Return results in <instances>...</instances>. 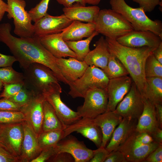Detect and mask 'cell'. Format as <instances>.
Here are the masks:
<instances>
[{
    "instance_id": "cell-1",
    "label": "cell",
    "mask_w": 162,
    "mask_h": 162,
    "mask_svg": "<svg viewBox=\"0 0 162 162\" xmlns=\"http://www.w3.org/2000/svg\"><path fill=\"white\" fill-rule=\"evenodd\" d=\"M11 25L9 23L0 24V42L5 44L23 69L31 64H44L51 69L59 81L68 85L58 67L57 58L52 56L41 44L39 38H17L11 33Z\"/></svg>"
},
{
    "instance_id": "cell-2",
    "label": "cell",
    "mask_w": 162,
    "mask_h": 162,
    "mask_svg": "<svg viewBox=\"0 0 162 162\" xmlns=\"http://www.w3.org/2000/svg\"><path fill=\"white\" fill-rule=\"evenodd\" d=\"M105 39L110 52L125 67L144 98L146 86L145 64L148 57L156 48L128 47L119 44L115 39L107 37Z\"/></svg>"
},
{
    "instance_id": "cell-3",
    "label": "cell",
    "mask_w": 162,
    "mask_h": 162,
    "mask_svg": "<svg viewBox=\"0 0 162 162\" xmlns=\"http://www.w3.org/2000/svg\"><path fill=\"white\" fill-rule=\"evenodd\" d=\"M25 86L35 94H43L60 85L53 71L42 64L33 63L23 69Z\"/></svg>"
},
{
    "instance_id": "cell-4",
    "label": "cell",
    "mask_w": 162,
    "mask_h": 162,
    "mask_svg": "<svg viewBox=\"0 0 162 162\" xmlns=\"http://www.w3.org/2000/svg\"><path fill=\"white\" fill-rule=\"evenodd\" d=\"M111 9L120 14L132 26L134 29L150 31L162 38V22L152 20L140 7L133 8L124 0H110Z\"/></svg>"
},
{
    "instance_id": "cell-5",
    "label": "cell",
    "mask_w": 162,
    "mask_h": 162,
    "mask_svg": "<svg viewBox=\"0 0 162 162\" xmlns=\"http://www.w3.org/2000/svg\"><path fill=\"white\" fill-rule=\"evenodd\" d=\"M94 24L99 34L115 39L134 30L123 16L112 9L100 10Z\"/></svg>"
},
{
    "instance_id": "cell-6",
    "label": "cell",
    "mask_w": 162,
    "mask_h": 162,
    "mask_svg": "<svg viewBox=\"0 0 162 162\" xmlns=\"http://www.w3.org/2000/svg\"><path fill=\"white\" fill-rule=\"evenodd\" d=\"M109 80L102 69L94 66H89L81 77L69 84L68 94L73 98H83L90 89H106Z\"/></svg>"
},
{
    "instance_id": "cell-7",
    "label": "cell",
    "mask_w": 162,
    "mask_h": 162,
    "mask_svg": "<svg viewBox=\"0 0 162 162\" xmlns=\"http://www.w3.org/2000/svg\"><path fill=\"white\" fill-rule=\"evenodd\" d=\"M7 16L9 19H13L14 33L22 38L34 36V26L28 12L25 10L26 1L24 0H7Z\"/></svg>"
},
{
    "instance_id": "cell-8",
    "label": "cell",
    "mask_w": 162,
    "mask_h": 162,
    "mask_svg": "<svg viewBox=\"0 0 162 162\" xmlns=\"http://www.w3.org/2000/svg\"><path fill=\"white\" fill-rule=\"evenodd\" d=\"M83 98V104L78 107L77 111L81 118L94 119L106 111L108 103L106 89H90Z\"/></svg>"
},
{
    "instance_id": "cell-9",
    "label": "cell",
    "mask_w": 162,
    "mask_h": 162,
    "mask_svg": "<svg viewBox=\"0 0 162 162\" xmlns=\"http://www.w3.org/2000/svg\"><path fill=\"white\" fill-rule=\"evenodd\" d=\"M22 122L0 124V145L20 160L23 137Z\"/></svg>"
},
{
    "instance_id": "cell-10",
    "label": "cell",
    "mask_w": 162,
    "mask_h": 162,
    "mask_svg": "<svg viewBox=\"0 0 162 162\" xmlns=\"http://www.w3.org/2000/svg\"><path fill=\"white\" fill-rule=\"evenodd\" d=\"M160 144L154 141L148 144L143 143L135 130L117 150L123 153L128 162H142Z\"/></svg>"
},
{
    "instance_id": "cell-11",
    "label": "cell",
    "mask_w": 162,
    "mask_h": 162,
    "mask_svg": "<svg viewBox=\"0 0 162 162\" xmlns=\"http://www.w3.org/2000/svg\"><path fill=\"white\" fill-rule=\"evenodd\" d=\"M144 106V99L133 81L129 91L118 104L115 111L123 118L138 120Z\"/></svg>"
},
{
    "instance_id": "cell-12",
    "label": "cell",
    "mask_w": 162,
    "mask_h": 162,
    "mask_svg": "<svg viewBox=\"0 0 162 162\" xmlns=\"http://www.w3.org/2000/svg\"><path fill=\"white\" fill-rule=\"evenodd\" d=\"M62 88L60 85L43 95L45 100L52 106L62 123L66 127L74 123L81 118L77 112L68 107L61 100Z\"/></svg>"
},
{
    "instance_id": "cell-13",
    "label": "cell",
    "mask_w": 162,
    "mask_h": 162,
    "mask_svg": "<svg viewBox=\"0 0 162 162\" xmlns=\"http://www.w3.org/2000/svg\"><path fill=\"white\" fill-rule=\"evenodd\" d=\"M116 40L123 46L133 48L147 46L156 48L162 42V38L150 31L135 30Z\"/></svg>"
},
{
    "instance_id": "cell-14",
    "label": "cell",
    "mask_w": 162,
    "mask_h": 162,
    "mask_svg": "<svg viewBox=\"0 0 162 162\" xmlns=\"http://www.w3.org/2000/svg\"><path fill=\"white\" fill-rule=\"evenodd\" d=\"M56 154L66 152L74 158V162H89L92 158L94 150L87 148L75 137L68 135L61 140L54 146Z\"/></svg>"
},
{
    "instance_id": "cell-15",
    "label": "cell",
    "mask_w": 162,
    "mask_h": 162,
    "mask_svg": "<svg viewBox=\"0 0 162 162\" xmlns=\"http://www.w3.org/2000/svg\"><path fill=\"white\" fill-rule=\"evenodd\" d=\"M73 21L64 14L54 16L47 14L33 24L34 36H41L62 32Z\"/></svg>"
},
{
    "instance_id": "cell-16",
    "label": "cell",
    "mask_w": 162,
    "mask_h": 162,
    "mask_svg": "<svg viewBox=\"0 0 162 162\" xmlns=\"http://www.w3.org/2000/svg\"><path fill=\"white\" fill-rule=\"evenodd\" d=\"M64 131V138L76 132L92 141L98 148L101 146L102 140L101 131L100 128L94 122L93 119L81 118L71 124L67 126Z\"/></svg>"
},
{
    "instance_id": "cell-17",
    "label": "cell",
    "mask_w": 162,
    "mask_h": 162,
    "mask_svg": "<svg viewBox=\"0 0 162 162\" xmlns=\"http://www.w3.org/2000/svg\"><path fill=\"white\" fill-rule=\"evenodd\" d=\"M126 76L109 80L107 87L108 103L106 111H114L118 104L129 91L133 82Z\"/></svg>"
},
{
    "instance_id": "cell-18",
    "label": "cell",
    "mask_w": 162,
    "mask_h": 162,
    "mask_svg": "<svg viewBox=\"0 0 162 162\" xmlns=\"http://www.w3.org/2000/svg\"><path fill=\"white\" fill-rule=\"evenodd\" d=\"M44 100L43 95L35 94L27 104L22 107L21 111L38 136L42 132L43 104Z\"/></svg>"
},
{
    "instance_id": "cell-19",
    "label": "cell",
    "mask_w": 162,
    "mask_h": 162,
    "mask_svg": "<svg viewBox=\"0 0 162 162\" xmlns=\"http://www.w3.org/2000/svg\"><path fill=\"white\" fill-rule=\"evenodd\" d=\"M23 137L22 143L20 162H31L38 156L42 151L38 136L32 126L26 120L22 122Z\"/></svg>"
},
{
    "instance_id": "cell-20",
    "label": "cell",
    "mask_w": 162,
    "mask_h": 162,
    "mask_svg": "<svg viewBox=\"0 0 162 162\" xmlns=\"http://www.w3.org/2000/svg\"><path fill=\"white\" fill-rule=\"evenodd\" d=\"M39 38L42 45L56 58L69 57L76 58L75 53L70 49L64 40L61 32Z\"/></svg>"
},
{
    "instance_id": "cell-21",
    "label": "cell",
    "mask_w": 162,
    "mask_h": 162,
    "mask_svg": "<svg viewBox=\"0 0 162 162\" xmlns=\"http://www.w3.org/2000/svg\"><path fill=\"white\" fill-rule=\"evenodd\" d=\"M122 119L123 117L115 110L106 111L93 119L94 122L101 131L102 140L101 147H106L114 130Z\"/></svg>"
},
{
    "instance_id": "cell-22",
    "label": "cell",
    "mask_w": 162,
    "mask_h": 162,
    "mask_svg": "<svg viewBox=\"0 0 162 162\" xmlns=\"http://www.w3.org/2000/svg\"><path fill=\"white\" fill-rule=\"evenodd\" d=\"M57 63L62 76L69 84L81 77L89 66L84 61L73 57L57 58Z\"/></svg>"
},
{
    "instance_id": "cell-23",
    "label": "cell",
    "mask_w": 162,
    "mask_h": 162,
    "mask_svg": "<svg viewBox=\"0 0 162 162\" xmlns=\"http://www.w3.org/2000/svg\"><path fill=\"white\" fill-rule=\"evenodd\" d=\"M144 99L143 110L138 119L135 130L139 132L147 133L151 136L158 128L161 127L158 121L154 104Z\"/></svg>"
},
{
    "instance_id": "cell-24",
    "label": "cell",
    "mask_w": 162,
    "mask_h": 162,
    "mask_svg": "<svg viewBox=\"0 0 162 162\" xmlns=\"http://www.w3.org/2000/svg\"><path fill=\"white\" fill-rule=\"evenodd\" d=\"M62 10L64 14L71 20L94 24L100 8L97 5L86 6L75 3L69 7L64 8Z\"/></svg>"
},
{
    "instance_id": "cell-25",
    "label": "cell",
    "mask_w": 162,
    "mask_h": 162,
    "mask_svg": "<svg viewBox=\"0 0 162 162\" xmlns=\"http://www.w3.org/2000/svg\"><path fill=\"white\" fill-rule=\"evenodd\" d=\"M137 120L123 118L114 130L105 147L110 152L116 150L135 130Z\"/></svg>"
},
{
    "instance_id": "cell-26",
    "label": "cell",
    "mask_w": 162,
    "mask_h": 162,
    "mask_svg": "<svg viewBox=\"0 0 162 162\" xmlns=\"http://www.w3.org/2000/svg\"><path fill=\"white\" fill-rule=\"evenodd\" d=\"M95 46L83 61L88 66H94L103 70L107 66L111 54L106 39L101 36L96 42Z\"/></svg>"
},
{
    "instance_id": "cell-27",
    "label": "cell",
    "mask_w": 162,
    "mask_h": 162,
    "mask_svg": "<svg viewBox=\"0 0 162 162\" xmlns=\"http://www.w3.org/2000/svg\"><path fill=\"white\" fill-rule=\"evenodd\" d=\"M95 31V24L93 23H83L74 20L61 33L65 41H78L85 38H88Z\"/></svg>"
},
{
    "instance_id": "cell-28",
    "label": "cell",
    "mask_w": 162,
    "mask_h": 162,
    "mask_svg": "<svg viewBox=\"0 0 162 162\" xmlns=\"http://www.w3.org/2000/svg\"><path fill=\"white\" fill-rule=\"evenodd\" d=\"M42 131L64 130L66 127L60 121L51 105L45 99L43 102Z\"/></svg>"
},
{
    "instance_id": "cell-29",
    "label": "cell",
    "mask_w": 162,
    "mask_h": 162,
    "mask_svg": "<svg viewBox=\"0 0 162 162\" xmlns=\"http://www.w3.org/2000/svg\"><path fill=\"white\" fill-rule=\"evenodd\" d=\"M146 86L144 98L154 104H162V78L146 77Z\"/></svg>"
},
{
    "instance_id": "cell-30",
    "label": "cell",
    "mask_w": 162,
    "mask_h": 162,
    "mask_svg": "<svg viewBox=\"0 0 162 162\" xmlns=\"http://www.w3.org/2000/svg\"><path fill=\"white\" fill-rule=\"evenodd\" d=\"M99 33L95 31L92 35L85 40L78 41H68L66 44L75 54L76 58L80 61H83L84 59L90 51L89 45L94 37Z\"/></svg>"
},
{
    "instance_id": "cell-31",
    "label": "cell",
    "mask_w": 162,
    "mask_h": 162,
    "mask_svg": "<svg viewBox=\"0 0 162 162\" xmlns=\"http://www.w3.org/2000/svg\"><path fill=\"white\" fill-rule=\"evenodd\" d=\"M64 130H55L42 131L38 136L42 150L53 147L64 138Z\"/></svg>"
},
{
    "instance_id": "cell-32",
    "label": "cell",
    "mask_w": 162,
    "mask_h": 162,
    "mask_svg": "<svg viewBox=\"0 0 162 162\" xmlns=\"http://www.w3.org/2000/svg\"><path fill=\"white\" fill-rule=\"evenodd\" d=\"M110 55L106 67L103 70L109 80L128 76L129 73L125 67L113 54Z\"/></svg>"
},
{
    "instance_id": "cell-33",
    "label": "cell",
    "mask_w": 162,
    "mask_h": 162,
    "mask_svg": "<svg viewBox=\"0 0 162 162\" xmlns=\"http://www.w3.org/2000/svg\"><path fill=\"white\" fill-rule=\"evenodd\" d=\"M23 80V73L15 71L12 66L0 68V81L3 84L20 82Z\"/></svg>"
},
{
    "instance_id": "cell-34",
    "label": "cell",
    "mask_w": 162,
    "mask_h": 162,
    "mask_svg": "<svg viewBox=\"0 0 162 162\" xmlns=\"http://www.w3.org/2000/svg\"><path fill=\"white\" fill-rule=\"evenodd\" d=\"M144 72L146 77L162 78V64L155 58L152 53L146 60Z\"/></svg>"
},
{
    "instance_id": "cell-35",
    "label": "cell",
    "mask_w": 162,
    "mask_h": 162,
    "mask_svg": "<svg viewBox=\"0 0 162 162\" xmlns=\"http://www.w3.org/2000/svg\"><path fill=\"white\" fill-rule=\"evenodd\" d=\"M50 0H41L35 7L28 11L32 21L35 22L48 14L47 11Z\"/></svg>"
},
{
    "instance_id": "cell-36",
    "label": "cell",
    "mask_w": 162,
    "mask_h": 162,
    "mask_svg": "<svg viewBox=\"0 0 162 162\" xmlns=\"http://www.w3.org/2000/svg\"><path fill=\"white\" fill-rule=\"evenodd\" d=\"M26 120L24 114L21 111L0 110V124L22 122Z\"/></svg>"
},
{
    "instance_id": "cell-37",
    "label": "cell",
    "mask_w": 162,
    "mask_h": 162,
    "mask_svg": "<svg viewBox=\"0 0 162 162\" xmlns=\"http://www.w3.org/2000/svg\"><path fill=\"white\" fill-rule=\"evenodd\" d=\"M34 94L24 86L21 90L8 99L22 107L27 104Z\"/></svg>"
},
{
    "instance_id": "cell-38",
    "label": "cell",
    "mask_w": 162,
    "mask_h": 162,
    "mask_svg": "<svg viewBox=\"0 0 162 162\" xmlns=\"http://www.w3.org/2000/svg\"><path fill=\"white\" fill-rule=\"evenodd\" d=\"M24 86V82L11 84H3V90L0 97L8 99L21 90Z\"/></svg>"
},
{
    "instance_id": "cell-39",
    "label": "cell",
    "mask_w": 162,
    "mask_h": 162,
    "mask_svg": "<svg viewBox=\"0 0 162 162\" xmlns=\"http://www.w3.org/2000/svg\"><path fill=\"white\" fill-rule=\"evenodd\" d=\"M22 106L8 99H0V110L10 111H21Z\"/></svg>"
},
{
    "instance_id": "cell-40",
    "label": "cell",
    "mask_w": 162,
    "mask_h": 162,
    "mask_svg": "<svg viewBox=\"0 0 162 162\" xmlns=\"http://www.w3.org/2000/svg\"><path fill=\"white\" fill-rule=\"evenodd\" d=\"M138 3L140 7L142 8L145 12L153 11L155 7L159 5L160 0H132Z\"/></svg>"
},
{
    "instance_id": "cell-41",
    "label": "cell",
    "mask_w": 162,
    "mask_h": 162,
    "mask_svg": "<svg viewBox=\"0 0 162 162\" xmlns=\"http://www.w3.org/2000/svg\"><path fill=\"white\" fill-rule=\"evenodd\" d=\"M56 154L54 146L46 148L42 150L39 155L30 162H45Z\"/></svg>"
},
{
    "instance_id": "cell-42",
    "label": "cell",
    "mask_w": 162,
    "mask_h": 162,
    "mask_svg": "<svg viewBox=\"0 0 162 162\" xmlns=\"http://www.w3.org/2000/svg\"><path fill=\"white\" fill-rule=\"evenodd\" d=\"M109 153L105 147L100 146L94 150L93 156L89 162H104Z\"/></svg>"
},
{
    "instance_id": "cell-43",
    "label": "cell",
    "mask_w": 162,
    "mask_h": 162,
    "mask_svg": "<svg viewBox=\"0 0 162 162\" xmlns=\"http://www.w3.org/2000/svg\"><path fill=\"white\" fill-rule=\"evenodd\" d=\"M104 162H128L123 153L118 150L110 152Z\"/></svg>"
},
{
    "instance_id": "cell-44",
    "label": "cell",
    "mask_w": 162,
    "mask_h": 162,
    "mask_svg": "<svg viewBox=\"0 0 162 162\" xmlns=\"http://www.w3.org/2000/svg\"><path fill=\"white\" fill-rule=\"evenodd\" d=\"M47 161L56 162H73L75 161L73 157L70 154L66 152L56 154L50 158Z\"/></svg>"
},
{
    "instance_id": "cell-45",
    "label": "cell",
    "mask_w": 162,
    "mask_h": 162,
    "mask_svg": "<svg viewBox=\"0 0 162 162\" xmlns=\"http://www.w3.org/2000/svg\"><path fill=\"white\" fill-rule=\"evenodd\" d=\"M162 144L150 153L143 162H162Z\"/></svg>"
},
{
    "instance_id": "cell-46",
    "label": "cell",
    "mask_w": 162,
    "mask_h": 162,
    "mask_svg": "<svg viewBox=\"0 0 162 162\" xmlns=\"http://www.w3.org/2000/svg\"><path fill=\"white\" fill-rule=\"evenodd\" d=\"M17 162L20 160L0 145V162Z\"/></svg>"
},
{
    "instance_id": "cell-47",
    "label": "cell",
    "mask_w": 162,
    "mask_h": 162,
    "mask_svg": "<svg viewBox=\"0 0 162 162\" xmlns=\"http://www.w3.org/2000/svg\"><path fill=\"white\" fill-rule=\"evenodd\" d=\"M17 61L14 56L7 55L0 53V68L12 66Z\"/></svg>"
},
{
    "instance_id": "cell-48",
    "label": "cell",
    "mask_w": 162,
    "mask_h": 162,
    "mask_svg": "<svg viewBox=\"0 0 162 162\" xmlns=\"http://www.w3.org/2000/svg\"><path fill=\"white\" fill-rule=\"evenodd\" d=\"M60 4L62 5L64 7H68L71 6L75 3H80L86 6L83 0H56Z\"/></svg>"
},
{
    "instance_id": "cell-49",
    "label": "cell",
    "mask_w": 162,
    "mask_h": 162,
    "mask_svg": "<svg viewBox=\"0 0 162 162\" xmlns=\"http://www.w3.org/2000/svg\"><path fill=\"white\" fill-rule=\"evenodd\" d=\"M151 136L154 141L159 144H162V128H158Z\"/></svg>"
},
{
    "instance_id": "cell-50",
    "label": "cell",
    "mask_w": 162,
    "mask_h": 162,
    "mask_svg": "<svg viewBox=\"0 0 162 162\" xmlns=\"http://www.w3.org/2000/svg\"><path fill=\"white\" fill-rule=\"evenodd\" d=\"M152 54L155 58L162 64V42L153 51Z\"/></svg>"
},
{
    "instance_id": "cell-51",
    "label": "cell",
    "mask_w": 162,
    "mask_h": 162,
    "mask_svg": "<svg viewBox=\"0 0 162 162\" xmlns=\"http://www.w3.org/2000/svg\"><path fill=\"white\" fill-rule=\"evenodd\" d=\"M156 115L160 127L162 128V104H154Z\"/></svg>"
},
{
    "instance_id": "cell-52",
    "label": "cell",
    "mask_w": 162,
    "mask_h": 162,
    "mask_svg": "<svg viewBox=\"0 0 162 162\" xmlns=\"http://www.w3.org/2000/svg\"><path fill=\"white\" fill-rule=\"evenodd\" d=\"M8 9L7 3L2 0H0V22L2 20Z\"/></svg>"
},
{
    "instance_id": "cell-53",
    "label": "cell",
    "mask_w": 162,
    "mask_h": 162,
    "mask_svg": "<svg viewBox=\"0 0 162 162\" xmlns=\"http://www.w3.org/2000/svg\"><path fill=\"white\" fill-rule=\"evenodd\" d=\"M101 0H83L84 3L91 4L93 5H97L98 4Z\"/></svg>"
},
{
    "instance_id": "cell-54",
    "label": "cell",
    "mask_w": 162,
    "mask_h": 162,
    "mask_svg": "<svg viewBox=\"0 0 162 162\" xmlns=\"http://www.w3.org/2000/svg\"><path fill=\"white\" fill-rule=\"evenodd\" d=\"M3 87V84L0 81V92Z\"/></svg>"
}]
</instances>
